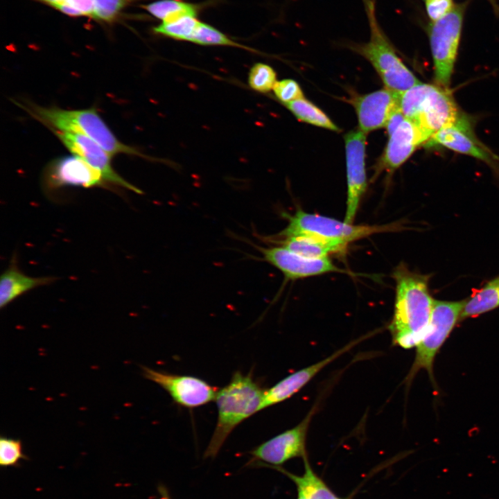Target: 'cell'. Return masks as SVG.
<instances>
[{"mask_svg": "<svg viewBox=\"0 0 499 499\" xmlns=\"http://www.w3.org/2000/svg\"><path fill=\"white\" fill-rule=\"evenodd\" d=\"M425 146H441L484 161L493 168L499 164V157L477 138L471 120L464 114L454 123L435 132Z\"/></svg>", "mask_w": 499, "mask_h": 499, "instance_id": "obj_11", "label": "cell"}, {"mask_svg": "<svg viewBox=\"0 0 499 499\" xmlns=\"http://www.w3.org/2000/svg\"><path fill=\"white\" fill-rule=\"evenodd\" d=\"M94 19L100 22L112 24L116 21L122 11L137 0H94Z\"/></svg>", "mask_w": 499, "mask_h": 499, "instance_id": "obj_28", "label": "cell"}, {"mask_svg": "<svg viewBox=\"0 0 499 499\" xmlns=\"http://www.w3.org/2000/svg\"><path fill=\"white\" fill-rule=\"evenodd\" d=\"M427 15L431 22L441 19L455 7L453 0H424Z\"/></svg>", "mask_w": 499, "mask_h": 499, "instance_id": "obj_30", "label": "cell"}, {"mask_svg": "<svg viewBox=\"0 0 499 499\" xmlns=\"http://www.w3.org/2000/svg\"><path fill=\"white\" fill-rule=\"evenodd\" d=\"M429 137L413 121L405 118L389 137L379 161L380 170L393 171L401 166Z\"/></svg>", "mask_w": 499, "mask_h": 499, "instance_id": "obj_18", "label": "cell"}, {"mask_svg": "<svg viewBox=\"0 0 499 499\" xmlns=\"http://www.w3.org/2000/svg\"><path fill=\"white\" fill-rule=\"evenodd\" d=\"M287 218L288 225L274 238L309 234L347 245L374 234L399 231L401 228L400 224L396 222L383 225H354L300 209L292 216H287Z\"/></svg>", "mask_w": 499, "mask_h": 499, "instance_id": "obj_6", "label": "cell"}, {"mask_svg": "<svg viewBox=\"0 0 499 499\" xmlns=\"http://www.w3.org/2000/svg\"><path fill=\"white\" fill-rule=\"evenodd\" d=\"M401 94L385 87L353 98L351 103L357 114L359 129L367 134L385 127L390 116L400 109Z\"/></svg>", "mask_w": 499, "mask_h": 499, "instance_id": "obj_17", "label": "cell"}, {"mask_svg": "<svg viewBox=\"0 0 499 499\" xmlns=\"http://www.w3.org/2000/svg\"><path fill=\"white\" fill-rule=\"evenodd\" d=\"M16 105L51 130L69 131L87 136L111 155L125 153L142 156L136 149L121 142L94 108L64 110L35 104L16 103Z\"/></svg>", "mask_w": 499, "mask_h": 499, "instance_id": "obj_3", "label": "cell"}, {"mask_svg": "<svg viewBox=\"0 0 499 499\" xmlns=\"http://www.w3.org/2000/svg\"><path fill=\"white\" fill-rule=\"evenodd\" d=\"M191 42L204 46H226L247 49L234 40L212 26L200 22L191 37Z\"/></svg>", "mask_w": 499, "mask_h": 499, "instance_id": "obj_25", "label": "cell"}, {"mask_svg": "<svg viewBox=\"0 0 499 499\" xmlns=\"http://www.w3.org/2000/svg\"><path fill=\"white\" fill-rule=\"evenodd\" d=\"M499 306V277L489 281L470 298L464 300L460 319L478 316Z\"/></svg>", "mask_w": 499, "mask_h": 499, "instance_id": "obj_21", "label": "cell"}, {"mask_svg": "<svg viewBox=\"0 0 499 499\" xmlns=\"http://www.w3.org/2000/svg\"><path fill=\"white\" fill-rule=\"evenodd\" d=\"M27 459L28 457L23 451V446L20 439L1 437L0 465L1 467L18 466L21 460Z\"/></svg>", "mask_w": 499, "mask_h": 499, "instance_id": "obj_27", "label": "cell"}, {"mask_svg": "<svg viewBox=\"0 0 499 499\" xmlns=\"http://www.w3.org/2000/svg\"><path fill=\"white\" fill-rule=\"evenodd\" d=\"M256 247L262 254L263 259L281 271L288 280L340 271L328 257L307 258L281 245Z\"/></svg>", "mask_w": 499, "mask_h": 499, "instance_id": "obj_15", "label": "cell"}, {"mask_svg": "<svg viewBox=\"0 0 499 499\" xmlns=\"http://www.w3.org/2000/svg\"><path fill=\"white\" fill-rule=\"evenodd\" d=\"M105 184L100 173L77 155L52 161L43 176L44 189L49 194L66 186L90 188Z\"/></svg>", "mask_w": 499, "mask_h": 499, "instance_id": "obj_13", "label": "cell"}, {"mask_svg": "<svg viewBox=\"0 0 499 499\" xmlns=\"http://www.w3.org/2000/svg\"><path fill=\"white\" fill-rule=\"evenodd\" d=\"M396 282L394 314L388 329L394 345L408 349L417 347L424 335L433 308L428 277L411 272L404 265L393 272Z\"/></svg>", "mask_w": 499, "mask_h": 499, "instance_id": "obj_1", "label": "cell"}, {"mask_svg": "<svg viewBox=\"0 0 499 499\" xmlns=\"http://www.w3.org/2000/svg\"><path fill=\"white\" fill-rule=\"evenodd\" d=\"M464 300L457 301L435 300L430 322L421 341L417 345L415 358L406 377L408 383L421 369L427 371L433 378V364L436 355L460 319Z\"/></svg>", "mask_w": 499, "mask_h": 499, "instance_id": "obj_8", "label": "cell"}, {"mask_svg": "<svg viewBox=\"0 0 499 499\" xmlns=\"http://www.w3.org/2000/svg\"><path fill=\"white\" fill-rule=\"evenodd\" d=\"M466 3L455 5L441 19L431 22L428 33L435 84L449 88L457 56Z\"/></svg>", "mask_w": 499, "mask_h": 499, "instance_id": "obj_7", "label": "cell"}, {"mask_svg": "<svg viewBox=\"0 0 499 499\" xmlns=\"http://www.w3.org/2000/svg\"><path fill=\"white\" fill-rule=\"evenodd\" d=\"M295 117L318 127L332 131H339V128L313 103L303 98L285 105Z\"/></svg>", "mask_w": 499, "mask_h": 499, "instance_id": "obj_23", "label": "cell"}, {"mask_svg": "<svg viewBox=\"0 0 499 499\" xmlns=\"http://www.w3.org/2000/svg\"><path fill=\"white\" fill-rule=\"evenodd\" d=\"M264 391L251 374H243L239 371L234 373L228 384L218 390L215 398L217 421L204 458L215 457L232 431L259 412Z\"/></svg>", "mask_w": 499, "mask_h": 499, "instance_id": "obj_2", "label": "cell"}, {"mask_svg": "<svg viewBox=\"0 0 499 499\" xmlns=\"http://www.w3.org/2000/svg\"><path fill=\"white\" fill-rule=\"evenodd\" d=\"M200 22L196 16L187 15L173 21L162 22L154 27L153 31L174 40L189 42Z\"/></svg>", "mask_w": 499, "mask_h": 499, "instance_id": "obj_24", "label": "cell"}, {"mask_svg": "<svg viewBox=\"0 0 499 499\" xmlns=\"http://www.w3.org/2000/svg\"><path fill=\"white\" fill-rule=\"evenodd\" d=\"M158 492L159 495V499H172L169 495L168 489L162 484H160L158 487Z\"/></svg>", "mask_w": 499, "mask_h": 499, "instance_id": "obj_32", "label": "cell"}, {"mask_svg": "<svg viewBox=\"0 0 499 499\" xmlns=\"http://www.w3.org/2000/svg\"><path fill=\"white\" fill-rule=\"evenodd\" d=\"M52 131L69 151L81 157L91 166L98 170L105 182L139 194L143 193L114 170L111 164L112 155L94 141L84 134L76 132L56 130H52Z\"/></svg>", "mask_w": 499, "mask_h": 499, "instance_id": "obj_14", "label": "cell"}, {"mask_svg": "<svg viewBox=\"0 0 499 499\" xmlns=\"http://www.w3.org/2000/svg\"><path fill=\"white\" fill-rule=\"evenodd\" d=\"M277 79L274 70L263 63H256L250 69L248 82L255 91L266 93L273 89Z\"/></svg>", "mask_w": 499, "mask_h": 499, "instance_id": "obj_26", "label": "cell"}, {"mask_svg": "<svg viewBox=\"0 0 499 499\" xmlns=\"http://www.w3.org/2000/svg\"><path fill=\"white\" fill-rule=\"evenodd\" d=\"M405 119V116L401 110V108L395 111L390 116L385 125L389 137L396 130Z\"/></svg>", "mask_w": 499, "mask_h": 499, "instance_id": "obj_31", "label": "cell"}, {"mask_svg": "<svg viewBox=\"0 0 499 499\" xmlns=\"http://www.w3.org/2000/svg\"><path fill=\"white\" fill-rule=\"evenodd\" d=\"M316 411L312 408L306 417L295 426L263 442L250 451L252 462H259L270 468L281 466L296 457H308L306 438L309 426Z\"/></svg>", "mask_w": 499, "mask_h": 499, "instance_id": "obj_9", "label": "cell"}, {"mask_svg": "<svg viewBox=\"0 0 499 499\" xmlns=\"http://www.w3.org/2000/svg\"><path fill=\"white\" fill-rule=\"evenodd\" d=\"M145 378L159 385L179 405L195 408L215 400L218 389L200 378L141 367Z\"/></svg>", "mask_w": 499, "mask_h": 499, "instance_id": "obj_10", "label": "cell"}, {"mask_svg": "<svg viewBox=\"0 0 499 499\" xmlns=\"http://www.w3.org/2000/svg\"><path fill=\"white\" fill-rule=\"evenodd\" d=\"M54 277H33L25 274L19 268L17 256L13 254L8 268L1 275L0 308H3L24 293L56 281Z\"/></svg>", "mask_w": 499, "mask_h": 499, "instance_id": "obj_19", "label": "cell"}, {"mask_svg": "<svg viewBox=\"0 0 499 499\" xmlns=\"http://www.w3.org/2000/svg\"><path fill=\"white\" fill-rule=\"evenodd\" d=\"M489 1L493 3V2H495L496 0H489Z\"/></svg>", "mask_w": 499, "mask_h": 499, "instance_id": "obj_33", "label": "cell"}, {"mask_svg": "<svg viewBox=\"0 0 499 499\" xmlns=\"http://www.w3.org/2000/svg\"><path fill=\"white\" fill-rule=\"evenodd\" d=\"M370 34L369 41L354 49L367 59L380 77L385 87L403 93L421 82L396 53L383 33L372 0H365Z\"/></svg>", "mask_w": 499, "mask_h": 499, "instance_id": "obj_5", "label": "cell"}, {"mask_svg": "<svg viewBox=\"0 0 499 499\" xmlns=\"http://www.w3.org/2000/svg\"><path fill=\"white\" fill-rule=\"evenodd\" d=\"M281 246L301 256L319 259L327 257L331 253L344 251L347 246L342 243L309 234L295 235L283 239L273 240Z\"/></svg>", "mask_w": 499, "mask_h": 499, "instance_id": "obj_20", "label": "cell"}, {"mask_svg": "<svg viewBox=\"0 0 499 499\" xmlns=\"http://www.w3.org/2000/svg\"><path fill=\"white\" fill-rule=\"evenodd\" d=\"M400 108L405 118L416 123L430 139L463 114L450 88L422 83L401 94Z\"/></svg>", "mask_w": 499, "mask_h": 499, "instance_id": "obj_4", "label": "cell"}, {"mask_svg": "<svg viewBox=\"0 0 499 499\" xmlns=\"http://www.w3.org/2000/svg\"><path fill=\"white\" fill-rule=\"evenodd\" d=\"M366 133L360 129L344 136L347 198L344 222L353 224L360 200L367 189L365 170Z\"/></svg>", "mask_w": 499, "mask_h": 499, "instance_id": "obj_12", "label": "cell"}, {"mask_svg": "<svg viewBox=\"0 0 499 499\" xmlns=\"http://www.w3.org/2000/svg\"><path fill=\"white\" fill-rule=\"evenodd\" d=\"M367 336L357 338L328 357L287 376L268 389H265L259 411L280 403L292 396L306 385L325 367L345 353Z\"/></svg>", "mask_w": 499, "mask_h": 499, "instance_id": "obj_16", "label": "cell"}, {"mask_svg": "<svg viewBox=\"0 0 499 499\" xmlns=\"http://www.w3.org/2000/svg\"><path fill=\"white\" fill-rule=\"evenodd\" d=\"M161 22H170L187 15L196 16L198 7L182 0H158L141 6Z\"/></svg>", "mask_w": 499, "mask_h": 499, "instance_id": "obj_22", "label": "cell"}, {"mask_svg": "<svg viewBox=\"0 0 499 499\" xmlns=\"http://www.w3.org/2000/svg\"><path fill=\"white\" fill-rule=\"evenodd\" d=\"M276 97L284 105L304 98L299 84L292 79L277 81L273 88Z\"/></svg>", "mask_w": 499, "mask_h": 499, "instance_id": "obj_29", "label": "cell"}]
</instances>
